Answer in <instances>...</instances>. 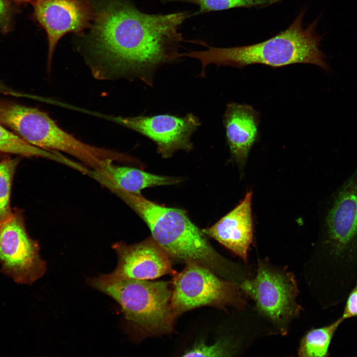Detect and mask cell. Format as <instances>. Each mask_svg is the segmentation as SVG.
<instances>
[{
    "label": "cell",
    "mask_w": 357,
    "mask_h": 357,
    "mask_svg": "<svg viewBox=\"0 0 357 357\" xmlns=\"http://www.w3.org/2000/svg\"><path fill=\"white\" fill-rule=\"evenodd\" d=\"M20 0V1H26V0Z\"/></svg>",
    "instance_id": "cell-24"
},
{
    "label": "cell",
    "mask_w": 357,
    "mask_h": 357,
    "mask_svg": "<svg viewBox=\"0 0 357 357\" xmlns=\"http://www.w3.org/2000/svg\"><path fill=\"white\" fill-rule=\"evenodd\" d=\"M0 152L26 157H42L62 164L66 157L59 152L47 151L33 146L5 129L0 123Z\"/></svg>",
    "instance_id": "cell-17"
},
{
    "label": "cell",
    "mask_w": 357,
    "mask_h": 357,
    "mask_svg": "<svg viewBox=\"0 0 357 357\" xmlns=\"http://www.w3.org/2000/svg\"><path fill=\"white\" fill-rule=\"evenodd\" d=\"M34 7L37 19L47 33L50 64L60 38L87 27L92 17L91 8L84 0H37Z\"/></svg>",
    "instance_id": "cell-12"
},
{
    "label": "cell",
    "mask_w": 357,
    "mask_h": 357,
    "mask_svg": "<svg viewBox=\"0 0 357 357\" xmlns=\"http://www.w3.org/2000/svg\"><path fill=\"white\" fill-rule=\"evenodd\" d=\"M11 8L6 0H0V32H7L10 24Z\"/></svg>",
    "instance_id": "cell-22"
},
{
    "label": "cell",
    "mask_w": 357,
    "mask_h": 357,
    "mask_svg": "<svg viewBox=\"0 0 357 357\" xmlns=\"http://www.w3.org/2000/svg\"><path fill=\"white\" fill-rule=\"evenodd\" d=\"M18 162L17 159H6L0 162V222L12 213L9 201L11 186Z\"/></svg>",
    "instance_id": "cell-19"
},
{
    "label": "cell",
    "mask_w": 357,
    "mask_h": 357,
    "mask_svg": "<svg viewBox=\"0 0 357 357\" xmlns=\"http://www.w3.org/2000/svg\"><path fill=\"white\" fill-rule=\"evenodd\" d=\"M252 193L249 191L232 210L203 232L247 263L253 241Z\"/></svg>",
    "instance_id": "cell-13"
},
{
    "label": "cell",
    "mask_w": 357,
    "mask_h": 357,
    "mask_svg": "<svg viewBox=\"0 0 357 357\" xmlns=\"http://www.w3.org/2000/svg\"><path fill=\"white\" fill-rule=\"evenodd\" d=\"M0 123L28 143L53 152H63L96 171L111 160L131 164L134 159L121 152L84 143L63 130L45 113L15 103H0Z\"/></svg>",
    "instance_id": "cell-4"
},
{
    "label": "cell",
    "mask_w": 357,
    "mask_h": 357,
    "mask_svg": "<svg viewBox=\"0 0 357 357\" xmlns=\"http://www.w3.org/2000/svg\"><path fill=\"white\" fill-rule=\"evenodd\" d=\"M105 187L117 196L146 224L151 238L172 260L193 262L237 284L246 277L244 270L219 254L206 235L189 219L185 212L160 205L141 193L125 191L110 182Z\"/></svg>",
    "instance_id": "cell-2"
},
{
    "label": "cell",
    "mask_w": 357,
    "mask_h": 357,
    "mask_svg": "<svg viewBox=\"0 0 357 357\" xmlns=\"http://www.w3.org/2000/svg\"><path fill=\"white\" fill-rule=\"evenodd\" d=\"M239 286L254 301L258 314L277 333L286 335L302 309L297 301L299 292L293 273L285 267L259 260L255 276L246 278Z\"/></svg>",
    "instance_id": "cell-6"
},
{
    "label": "cell",
    "mask_w": 357,
    "mask_h": 357,
    "mask_svg": "<svg viewBox=\"0 0 357 357\" xmlns=\"http://www.w3.org/2000/svg\"><path fill=\"white\" fill-rule=\"evenodd\" d=\"M238 351L237 347L226 339L219 340L215 343L209 345L200 341L185 351L182 356L228 357L233 356Z\"/></svg>",
    "instance_id": "cell-20"
},
{
    "label": "cell",
    "mask_w": 357,
    "mask_h": 357,
    "mask_svg": "<svg viewBox=\"0 0 357 357\" xmlns=\"http://www.w3.org/2000/svg\"><path fill=\"white\" fill-rule=\"evenodd\" d=\"M357 317V283L350 292L341 317L345 320Z\"/></svg>",
    "instance_id": "cell-21"
},
{
    "label": "cell",
    "mask_w": 357,
    "mask_h": 357,
    "mask_svg": "<svg viewBox=\"0 0 357 357\" xmlns=\"http://www.w3.org/2000/svg\"><path fill=\"white\" fill-rule=\"evenodd\" d=\"M174 276L171 305L177 318L194 308L211 306L238 309L246 305V298L238 285L226 280L197 263H185Z\"/></svg>",
    "instance_id": "cell-8"
},
{
    "label": "cell",
    "mask_w": 357,
    "mask_h": 357,
    "mask_svg": "<svg viewBox=\"0 0 357 357\" xmlns=\"http://www.w3.org/2000/svg\"><path fill=\"white\" fill-rule=\"evenodd\" d=\"M109 119L151 140L157 146L158 153L164 159L179 150L190 151L193 148L191 137L201 124L191 113L182 117L159 114Z\"/></svg>",
    "instance_id": "cell-10"
},
{
    "label": "cell",
    "mask_w": 357,
    "mask_h": 357,
    "mask_svg": "<svg viewBox=\"0 0 357 357\" xmlns=\"http://www.w3.org/2000/svg\"><path fill=\"white\" fill-rule=\"evenodd\" d=\"M114 161H105L97 171L90 170L87 176L105 179L119 188L134 194L141 193L147 187L176 184L180 178L157 175L146 172L139 169L117 165Z\"/></svg>",
    "instance_id": "cell-15"
},
{
    "label": "cell",
    "mask_w": 357,
    "mask_h": 357,
    "mask_svg": "<svg viewBox=\"0 0 357 357\" xmlns=\"http://www.w3.org/2000/svg\"><path fill=\"white\" fill-rule=\"evenodd\" d=\"M223 122L232 157L242 169L258 138L259 114L250 105L230 103L227 105Z\"/></svg>",
    "instance_id": "cell-14"
},
{
    "label": "cell",
    "mask_w": 357,
    "mask_h": 357,
    "mask_svg": "<svg viewBox=\"0 0 357 357\" xmlns=\"http://www.w3.org/2000/svg\"><path fill=\"white\" fill-rule=\"evenodd\" d=\"M324 222L322 245L334 268L357 265V167L332 194Z\"/></svg>",
    "instance_id": "cell-7"
},
{
    "label": "cell",
    "mask_w": 357,
    "mask_h": 357,
    "mask_svg": "<svg viewBox=\"0 0 357 357\" xmlns=\"http://www.w3.org/2000/svg\"><path fill=\"white\" fill-rule=\"evenodd\" d=\"M190 16L188 11L148 14L127 0H107L98 8L92 27L93 75L136 79L153 86L159 68L181 58L178 29Z\"/></svg>",
    "instance_id": "cell-1"
},
{
    "label": "cell",
    "mask_w": 357,
    "mask_h": 357,
    "mask_svg": "<svg viewBox=\"0 0 357 357\" xmlns=\"http://www.w3.org/2000/svg\"><path fill=\"white\" fill-rule=\"evenodd\" d=\"M305 11H301L285 30L260 43L240 47L217 48L201 42L207 50L181 54L182 57L198 60L201 63L199 76L206 75L209 64L242 69L252 64L281 67L296 63L316 65L331 72L325 54L319 48L322 36L315 32L319 17L304 28Z\"/></svg>",
    "instance_id": "cell-3"
},
{
    "label": "cell",
    "mask_w": 357,
    "mask_h": 357,
    "mask_svg": "<svg viewBox=\"0 0 357 357\" xmlns=\"http://www.w3.org/2000/svg\"><path fill=\"white\" fill-rule=\"evenodd\" d=\"M93 288L109 296L131 324L151 335L171 333L175 319L170 282L119 278L110 273L88 279Z\"/></svg>",
    "instance_id": "cell-5"
},
{
    "label": "cell",
    "mask_w": 357,
    "mask_h": 357,
    "mask_svg": "<svg viewBox=\"0 0 357 357\" xmlns=\"http://www.w3.org/2000/svg\"><path fill=\"white\" fill-rule=\"evenodd\" d=\"M113 248L118 264L110 274L115 277L152 280L177 273L170 256L151 237L132 244L118 242Z\"/></svg>",
    "instance_id": "cell-11"
},
{
    "label": "cell",
    "mask_w": 357,
    "mask_h": 357,
    "mask_svg": "<svg viewBox=\"0 0 357 357\" xmlns=\"http://www.w3.org/2000/svg\"><path fill=\"white\" fill-rule=\"evenodd\" d=\"M0 272L19 284L32 285L47 271L38 242L16 213L0 222Z\"/></svg>",
    "instance_id": "cell-9"
},
{
    "label": "cell",
    "mask_w": 357,
    "mask_h": 357,
    "mask_svg": "<svg viewBox=\"0 0 357 357\" xmlns=\"http://www.w3.org/2000/svg\"><path fill=\"white\" fill-rule=\"evenodd\" d=\"M344 321L341 317L326 326L312 328L301 338L297 355L300 357H326L329 356V347L332 339Z\"/></svg>",
    "instance_id": "cell-16"
},
{
    "label": "cell",
    "mask_w": 357,
    "mask_h": 357,
    "mask_svg": "<svg viewBox=\"0 0 357 357\" xmlns=\"http://www.w3.org/2000/svg\"><path fill=\"white\" fill-rule=\"evenodd\" d=\"M0 93L15 96H24V95L16 92L12 89L6 86L0 82Z\"/></svg>",
    "instance_id": "cell-23"
},
{
    "label": "cell",
    "mask_w": 357,
    "mask_h": 357,
    "mask_svg": "<svg viewBox=\"0 0 357 357\" xmlns=\"http://www.w3.org/2000/svg\"><path fill=\"white\" fill-rule=\"evenodd\" d=\"M166 3L170 2H187L197 5L199 9L194 15L235 8L265 7L282 0H161Z\"/></svg>",
    "instance_id": "cell-18"
}]
</instances>
